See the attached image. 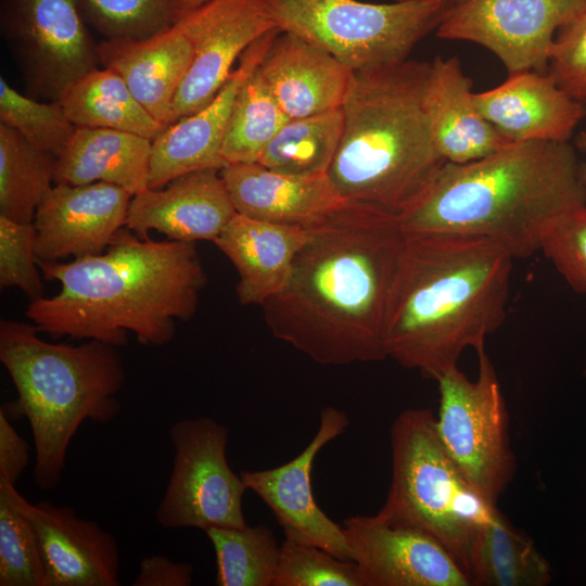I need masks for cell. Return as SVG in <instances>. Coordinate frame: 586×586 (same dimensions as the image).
I'll return each mask as SVG.
<instances>
[{"label":"cell","instance_id":"cell-9","mask_svg":"<svg viewBox=\"0 0 586 586\" xmlns=\"http://www.w3.org/2000/svg\"><path fill=\"white\" fill-rule=\"evenodd\" d=\"M472 381L458 368L437 380V434L462 475L488 504L496 506L517 472L509 416L497 372L484 347L476 351Z\"/></svg>","mask_w":586,"mask_h":586},{"label":"cell","instance_id":"cell-22","mask_svg":"<svg viewBox=\"0 0 586 586\" xmlns=\"http://www.w3.org/2000/svg\"><path fill=\"white\" fill-rule=\"evenodd\" d=\"M257 69L290 119L341 109L354 72L286 31L275 37Z\"/></svg>","mask_w":586,"mask_h":586},{"label":"cell","instance_id":"cell-39","mask_svg":"<svg viewBox=\"0 0 586 586\" xmlns=\"http://www.w3.org/2000/svg\"><path fill=\"white\" fill-rule=\"evenodd\" d=\"M547 73L586 105V5L557 31Z\"/></svg>","mask_w":586,"mask_h":586},{"label":"cell","instance_id":"cell-12","mask_svg":"<svg viewBox=\"0 0 586 586\" xmlns=\"http://www.w3.org/2000/svg\"><path fill=\"white\" fill-rule=\"evenodd\" d=\"M1 25L33 86L54 100L97 67L79 0H2Z\"/></svg>","mask_w":586,"mask_h":586},{"label":"cell","instance_id":"cell-13","mask_svg":"<svg viewBox=\"0 0 586 586\" xmlns=\"http://www.w3.org/2000/svg\"><path fill=\"white\" fill-rule=\"evenodd\" d=\"M176 22L191 38L194 58L174 98L169 125L208 104L227 82L243 52L278 28L266 0H211Z\"/></svg>","mask_w":586,"mask_h":586},{"label":"cell","instance_id":"cell-11","mask_svg":"<svg viewBox=\"0 0 586 586\" xmlns=\"http://www.w3.org/2000/svg\"><path fill=\"white\" fill-rule=\"evenodd\" d=\"M585 5L586 0H466L446 11L436 35L484 47L509 74L546 73L557 31Z\"/></svg>","mask_w":586,"mask_h":586},{"label":"cell","instance_id":"cell-45","mask_svg":"<svg viewBox=\"0 0 586 586\" xmlns=\"http://www.w3.org/2000/svg\"><path fill=\"white\" fill-rule=\"evenodd\" d=\"M583 374L586 377V364H585V367H584Z\"/></svg>","mask_w":586,"mask_h":586},{"label":"cell","instance_id":"cell-38","mask_svg":"<svg viewBox=\"0 0 586 586\" xmlns=\"http://www.w3.org/2000/svg\"><path fill=\"white\" fill-rule=\"evenodd\" d=\"M36 226L0 215V286L17 288L30 301L43 296L35 254Z\"/></svg>","mask_w":586,"mask_h":586},{"label":"cell","instance_id":"cell-25","mask_svg":"<svg viewBox=\"0 0 586 586\" xmlns=\"http://www.w3.org/2000/svg\"><path fill=\"white\" fill-rule=\"evenodd\" d=\"M472 85L457 56L430 62L424 105L446 163L476 161L511 143L481 114Z\"/></svg>","mask_w":586,"mask_h":586},{"label":"cell","instance_id":"cell-37","mask_svg":"<svg viewBox=\"0 0 586 586\" xmlns=\"http://www.w3.org/2000/svg\"><path fill=\"white\" fill-rule=\"evenodd\" d=\"M539 251L573 290L586 296V205L555 218L543 233Z\"/></svg>","mask_w":586,"mask_h":586},{"label":"cell","instance_id":"cell-30","mask_svg":"<svg viewBox=\"0 0 586 586\" xmlns=\"http://www.w3.org/2000/svg\"><path fill=\"white\" fill-rule=\"evenodd\" d=\"M55 160L0 123V215L34 222L38 206L52 189Z\"/></svg>","mask_w":586,"mask_h":586},{"label":"cell","instance_id":"cell-3","mask_svg":"<svg viewBox=\"0 0 586 586\" xmlns=\"http://www.w3.org/2000/svg\"><path fill=\"white\" fill-rule=\"evenodd\" d=\"M513 259L486 238L406 233L387 310V356L436 381L467 348L484 347L506 319Z\"/></svg>","mask_w":586,"mask_h":586},{"label":"cell","instance_id":"cell-14","mask_svg":"<svg viewBox=\"0 0 586 586\" xmlns=\"http://www.w3.org/2000/svg\"><path fill=\"white\" fill-rule=\"evenodd\" d=\"M348 424L346 412L327 406L320 411L316 434L296 457L275 468L240 474L247 489L270 508L284 539L317 546L344 560H351L345 534L316 502L311 471L320 450L343 434Z\"/></svg>","mask_w":586,"mask_h":586},{"label":"cell","instance_id":"cell-2","mask_svg":"<svg viewBox=\"0 0 586 586\" xmlns=\"http://www.w3.org/2000/svg\"><path fill=\"white\" fill-rule=\"evenodd\" d=\"M46 280L61 291L30 301L25 316L53 336L101 341L116 347L127 333L163 346L175 321L196 313L206 273L195 242L141 239L122 228L99 255L72 262L38 260Z\"/></svg>","mask_w":586,"mask_h":586},{"label":"cell","instance_id":"cell-19","mask_svg":"<svg viewBox=\"0 0 586 586\" xmlns=\"http://www.w3.org/2000/svg\"><path fill=\"white\" fill-rule=\"evenodd\" d=\"M235 214L220 170L208 168L135 194L126 227L141 239L157 230L169 240L214 242Z\"/></svg>","mask_w":586,"mask_h":586},{"label":"cell","instance_id":"cell-41","mask_svg":"<svg viewBox=\"0 0 586 586\" xmlns=\"http://www.w3.org/2000/svg\"><path fill=\"white\" fill-rule=\"evenodd\" d=\"M29 463V447L0 409V480L15 484Z\"/></svg>","mask_w":586,"mask_h":586},{"label":"cell","instance_id":"cell-32","mask_svg":"<svg viewBox=\"0 0 586 586\" xmlns=\"http://www.w3.org/2000/svg\"><path fill=\"white\" fill-rule=\"evenodd\" d=\"M257 67L245 78L234 101L222 143V157L227 165L257 163L266 146L290 119Z\"/></svg>","mask_w":586,"mask_h":586},{"label":"cell","instance_id":"cell-33","mask_svg":"<svg viewBox=\"0 0 586 586\" xmlns=\"http://www.w3.org/2000/svg\"><path fill=\"white\" fill-rule=\"evenodd\" d=\"M0 480V586H44V566L30 521Z\"/></svg>","mask_w":586,"mask_h":586},{"label":"cell","instance_id":"cell-40","mask_svg":"<svg viewBox=\"0 0 586 586\" xmlns=\"http://www.w3.org/2000/svg\"><path fill=\"white\" fill-rule=\"evenodd\" d=\"M193 565L175 562L164 556L142 559L133 586H189L192 584Z\"/></svg>","mask_w":586,"mask_h":586},{"label":"cell","instance_id":"cell-21","mask_svg":"<svg viewBox=\"0 0 586 586\" xmlns=\"http://www.w3.org/2000/svg\"><path fill=\"white\" fill-rule=\"evenodd\" d=\"M220 175L237 213L273 224L308 228L349 201L328 174L284 175L257 163H238Z\"/></svg>","mask_w":586,"mask_h":586},{"label":"cell","instance_id":"cell-7","mask_svg":"<svg viewBox=\"0 0 586 586\" xmlns=\"http://www.w3.org/2000/svg\"><path fill=\"white\" fill-rule=\"evenodd\" d=\"M390 443L392 480L374 515L431 535L467 573L474 535L497 506L483 499L462 475L437 434L430 409L399 412L391 425Z\"/></svg>","mask_w":586,"mask_h":586},{"label":"cell","instance_id":"cell-42","mask_svg":"<svg viewBox=\"0 0 586 586\" xmlns=\"http://www.w3.org/2000/svg\"><path fill=\"white\" fill-rule=\"evenodd\" d=\"M211 0H176V21L182 14L196 9Z\"/></svg>","mask_w":586,"mask_h":586},{"label":"cell","instance_id":"cell-43","mask_svg":"<svg viewBox=\"0 0 586 586\" xmlns=\"http://www.w3.org/2000/svg\"><path fill=\"white\" fill-rule=\"evenodd\" d=\"M576 146L586 153V130L582 131L576 137ZM581 173L584 183L586 184V162L581 165Z\"/></svg>","mask_w":586,"mask_h":586},{"label":"cell","instance_id":"cell-4","mask_svg":"<svg viewBox=\"0 0 586 586\" xmlns=\"http://www.w3.org/2000/svg\"><path fill=\"white\" fill-rule=\"evenodd\" d=\"M581 165L572 144L555 141L511 142L476 161L446 163L399 216L402 228L486 238L527 258L555 218L586 205Z\"/></svg>","mask_w":586,"mask_h":586},{"label":"cell","instance_id":"cell-23","mask_svg":"<svg viewBox=\"0 0 586 586\" xmlns=\"http://www.w3.org/2000/svg\"><path fill=\"white\" fill-rule=\"evenodd\" d=\"M98 54L99 63L119 74L144 109L167 127L174 98L194 58L182 26L175 22L144 39H106Z\"/></svg>","mask_w":586,"mask_h":586},{"label":"cell","instance_id":"cell-34","mask_svg":"<svg viewBox=\"0 0 586 586\" xmlns=\"http://www.w3.org/2000/svg\"><path fill=\"white\" fill-rule=\"evenodd\" d=\"M0 122L21 133L33 146L55 157L75 131L60 100L38 102L21 94L0 78Z\"/></svg>","mask_w":586,"mask_h":586},{"label":"cell","instance_id":"cell-35","mask_svg":"<svg viewBox=\"0 0 586 586\" xmlns=\"http://www.w3.org/2000/svg\"><path fill=\"white\" fill-rule=\"evenodd\" d=\"M84 18L106 39H144L176 22V0H79Z\"/></svg>","mask_w":586,"mask_h":586},{"label":"cell","instance_id":"cell-5","mask_svg":"<svg viewBox=\"0 0 586 586\" xmlns=\"http://www.w3.org/2000/svg\"><path fill=\"white\" fill-rule=\"evenodd\" d=\"M430 62L405 60L354 71L342 105V139L328 171L347 199L398 216L446 164L424 105Z\"/></svg>","mask_w":586,"mask_h":586},{"label":"cell","instance_id":"cell-26","mask_svg":"<svg viewBox=\"0 0 586 586\" xmlns=\"http://www.w3.org/2000/svg\"><path fill=\"white\" fill-rule=\"evenodd\" d=\"M152 140L127 131L76 127L55 160L54 183L107 182L132 196L148 189Z\"/></svg>","mask_w":586,"mask_h":586},{"label":"cell","instance_id":"cell-20","mask_svg":"<svg viewBox=\"0 0 586 586\" xmlns=\"http://www.w3.org/2000/svg\"><path fill=\"white\" fill-rule=\"evenodd\" d=\"M481 114L510 142H569L586 115L546 72L509 74L495 88L474 92Z\"/></svg>","mask_w":586,"mask_h":586},{"label":"cell","instance_id":"cell-8","mask_svg":"<svg viewBox=\"0 0 586 586\" xmlns=\"http://www.w3.org/2000/svg\"><path fill=\"white\" fill-rule=\"evenodd\" d=\"M281 31L321 48L352 71L402 62L450 5L429 1L266 0Z\"/></svg>","mask_w":586,"mask_h":586},{"label":"cell","instance_id":"cell-28","mask_svg":"<svg viewBox=\"0 0 586 586\" xmlns=\"http://www.w3.org/2000/svg\"><path fill=\"white\" fill-rule=\"evenodd\" d=\"M75 127L132 132L150 140L165 128L136 99L115 71L93 68L74 81L59 99Z\"/></svg>","mask_w":586,"mask_h":586},{"label":"cell","instance_id":"cell-29","mask_svg":"<svg viewBox=\"0 0 586 586\" xmlns=\"http://www.w3.org/2000/svg\"><path fill=\"white\" fill-rule=\"evenodd\" d=\"M342 107L289 119L266 146L257 164L294 176L328 174L343 135Z\"/></svg>","mask_w":586,"mask_h":586},{"label":"cell","instance_id":"cell-24","mask_svg":"<svg viewBox=\"0 0 586 586\" xmlns=\"http://www.w3.org/2000/svg\"><path fill=\"white\" fill-rule=\"evenodd\" d=\"M309 228L273 224L237 213L214 241L233 264L240 304L263 306L288 284Z\"/></svg>","mask_w":586,"mask_h":586},{"label":"cell","instance_id":"cell-10","mask_svg":"<svg viewBox=\"0 0 586 586\" xmlns=\"http://www.w3.org/2000/svg\"><path fill=\"white\" fill-rule=\"evenodd\" d=\"M175 457L156 521L165 528L244 527L247 489L228 464V429L211 417L183 419L169 430Z\"/></svg>","mask_w":586,"mask_h":586},{"label":"cell","instance_id":"cell-15","mask_svg":"<svg viewBox=\"0 0 586 586\" xmlns=\"http://www.w3.org/2000/svg\"><path fill=\"white\" fill-rule=\"evenodd\" d=\"M364 586H471L455 557L431 535L355 515L342 524Z\"/></svg>","mask_w":586,"mask_h":586},{"label":"cell","instance_id":"cell-16","mask_svg":"<svg viewBox=\"0 0 586 586\" xmlns=\"http://www.w3.org/2000/svg\"><path fill=\"white\" fill-rule=\"evenodd\" d=\"M131 198L125 189L102 181L52 187L34 219L37 262L102 254L126 226Z\"/></svg>","mask_w":586,"mask_h":586},{"label":"cell","instance_id":"cell-1","mask_svg":"<svg viewBox=\"0 0 586 586\" xmlns=\"http://www.w3.org/2000/svg\"><path fill=\"white\" fill-rule=\"evenodd\" d=\"M308 228L286 286L262 306L269 331L323 366L387 358V310L406 242L399 216L349 200Z\"/></svg>","mask_w":586,"mask_h":586},{"label":"cell","instance_id":"cell-36","mask_svg":"<svg viewBox=\"0 0 586 586\" xmlns=\"http://www.w3.org/2000/svg\"><path fill=\"white\" fill-rule=\"evenodd\" d=\"M273 586H364V582L353 560L284 539Z\"/></svg>","mask_w":586,"mask_h":586},{"label":"cell","instance_id":"cell-18","mask_svg":"<svg viewBox=\"0 0 586 586\" xmlns=\"http://www.w3.org/2000/svg\"><path fill=\"white\" fill-rule=\"evenodd\" d=\"M280 31L273 28L254 41L208 104L165 127L152 140L148 188H162L188 173L208 168L221 170L227 166L222 143L237 94Z\"/></svg>","mask_w":586,"mask_h":586},{"label":"cell","instance_id":"cell-27","mask_svg":"<svg viewBox=\"0 0 586 586\" xmlns=\"http://www.w3.org/2000/svg\"><path fill=\"white\" fill-rule=\"evenodd\" d=\"M467 574L477 586H547L552 570L534 540L497 509L479 526Z\"/></svg>","mask_w":586,"mask_h":586},{"label":"cell","instance_id":"cell-6","mask_svg":"<svg viewBox=\"0 0 586 586\" xmlns=\"http://www.w3.org/2000/svg\"><path fill=\"white\" fill-rule=\"evenodd\" d=\"M36 324L0 321V360L17 392L1 409L27 418L35 444L34 480L55 488L66 466L68 445L89 419L113 420L120 409L116 394L126 374L117 347L101 341L74 346L42 340Z\"/></svg>","mask_w":586,"mask_h":586},{"label":"cell","instance_id":"cell-17","mask_svg":"<svg viewBox=\"0 0 586 586\" xmlns=\"http://www.w3.org/2000/svg\"><path fill=\"white\" fill-rule=\"evenodd\" d=\"M15 505L30 521L44 566V586H119L116 539L69 507L31 504L11 487Z\"/></svg>","mask_w":586,"mask_h":586},{"label":"cell","instance_id":"cell-44","mask_svg":"<svg viewBox=\"0 0 586 586\" xmlns=\"http://www.w3.org/2000/svg\"><path fill=\"white\" fill-rule=\"evenodd\" d=\"M396 1H429V2H436V3H443L447 5H456L459 4L466 0H396Z\"/></svg>","mask_w":586,"mask_h":586},{"label":"cell","instance_id":"cell-31","mask_svg":"<svg viewBox=\"0 0 586 586\" xmlns=\"http://www.w3.org/2000/svg\"><path fill=\"white\" fill-rule=\"evenodd\" d=\"M205 533L215 551L216 585L273 586L281 546L269 527H211Z\"/></svg>","mask_w":586,"mask_h":586}]
</instances>
